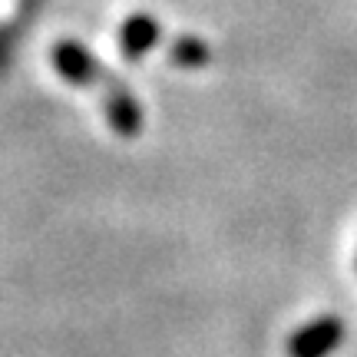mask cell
Segmentation results:
<instances>
[{"mask_svg":"<svg viewBox=\"0 0 357 357\" xmlns=\"http://www.w3.org/2000/svg\"><path fill=\"white\" fill-rule=\"evenodd\" d=\"M354 265H357V261H354Z\"/></svg>","mask_w":357,"mask_h":357,"instance_id":"6","label":"cell"},{"mask_svg":"<svg viewBox=\"0 0 357 357\" xmlns=\"http://www.w3.org/2000/svg\"><path fill=\"white\" fill-rule=\"evenodd\" d=\"M50 60H53L56 77L66 79V83H73V86H93V83H102V79H106V66H102V60L73 37L60 40V43L53 47Z\"/></svg>","mask_w":357,"mask_h":357,"instance_id":"1","label":"cell"},{"mask_svg":"<svg viewBox=\"0 0 357 357\" xmlns=\"http://www.w3.org/2000/svg\"><path fill=\"white\" fill-rule=\"evenodd\" d=\"M344 334L347 328L337 314H321L288 337V357H331L344 344Z\"/></svg>","mask_w":357,"mask_h":357,"instance_id":"2","label":"cell"},{"mask_svg":"<svg viewBox=\"0 0 357 357\" xmlns=\"http://www.w3.org/2000/svg\"><path fill=\"white\" fill-rule=\"evenodd\" d=\"M159 43H162V24L146 10L129 13L126 20H123V26H119V40H116V47H119V53L126 60H142Z\"/></svg>","mask_w":357,"mask_h":357,"instance_id":"4","label":"cell"},{"mask_svg":"<svg viewBox=\"0 0 357 357\" xmlns=\"http://www.w3.org/2000/svg\"><path fill=\"white\" fill-rule=\"evenodd\" d=\"M102 113H106V123L116 136L123 139H132L139 136L142 126H146V116H142L139 100L129 93L126 83H109L106 96H102Z\"/></svg>","mask_w":357,"mask_h":357,"instance_id":"3","label":"cell"},{"mask_svg":"<svg viewBox=\"0 0 357 357\" xmlns=\"http://www.w3.org/2000/svg\"><path fill=\"white\" fill-rule=\"evenodd\" d=\"M169 60L178 70H202V66L212 63V47H208V40L195 37V33H182V37L172 40Z\"/></svg>","mask_w":357,"mask_h":357,"instance_id":"5","label":"cell"}]
</instances>
